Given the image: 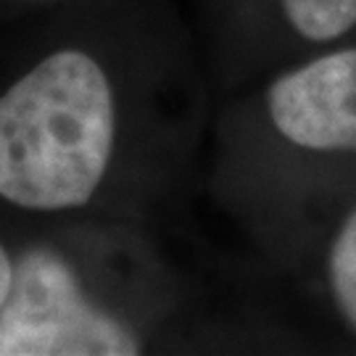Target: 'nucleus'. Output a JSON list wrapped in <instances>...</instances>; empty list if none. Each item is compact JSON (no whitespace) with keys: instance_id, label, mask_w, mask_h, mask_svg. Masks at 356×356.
<instances>
[{"instance_id":"nucleus-1","label":"nucleus","mask_w":356,"mask_h":356,"mask_svg":"<svg viewBox=\"0 0 356 356\" xmlns=\"http://www.w3.org/2000/svg\"><path fill=\"white\" fill-rule=\"evenodd\" d=\"M214 103L179 0H76L3 29L0 216L172 232L204 193Z\"/></svg>"},{"instance_id":"nucleus-2","label":"nucleus","mask_w":356,"mask_h":356,"mask_svg":"<svg viewBox=\"0 0 356 356\" xmlns=\"http://www.w3.org/2000/svg\"><path fill=\"white\" fill-rule=\"evenodd\" d=\"M204 195L272 275L291 277L356 198V38L214 103Z\"/></svg>"},{"instance_id":"nucleus-3","label":"nucleus","mask_w":356,"mask_h":356,"mask_svg":"<svg viewBox=\"0 0 356 356\" xmlns=\"http://www.w3.org/2000/svg\"><path fill=\"white\" fill-rule=\"evenodd\" d=\"M169 235L129 222L11 227L0 356L191 354L225 346Z\"/></svg>"},{"instance_id":"nucleus-4","label":"nucleus","mask_w":356,"mask_h":356,"mask_svg":"<svg viewBox=\"0 0 356 356\" xmlns=\"http://www.w3.org/2000/svg\"><path fill=\"white\" fill-rule=\"evenodd\" d=\"M214 101L356 38V0H188Z\"/></svg>"},{"instance_id":"nucleus-5","label":"nucleus","mask_w":356,"mask_h":356,"mask_svg":"<svg viewBox=\"0 0 356 356\" xmlns=\"http://www.w3.org/2000/svg\"><path fill=\"white\" fill-rule=\"evenodd\" d=\"M288 280L304 291L341 341L356 346V198L319 229Z\"/></svg>"},{"instance_id":"nucleus-6","label":"nucleus","mask_w":356,"mask_h":356,"mask_svg":"<svg viewBox=\"0 0 356 356\" xmlns=\"http://www.w3.org/2000/svg\"><path fill=\"white\" fill-rule=\"evenodd\" d=\"M69 3H76V0H0V32L19 22L35 19L40 13L69 6Z\"/></svg>"},{"instance_id":"nucleus-7","label":"nucleus","mask_w":356,"mask_h":356,"mask_svg":"<svg viewBox=\"0 0 356 356\" xmlns=\"http://www.w3.org/2000/svg\"><path fill=\"white\" fill-rule=\"evenodd\" d=\"M11 269H13V238L8 222L0 216V309L6 304L8 285H11Z\"/></svg>"}]
</instances>
